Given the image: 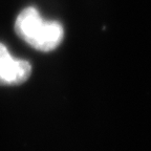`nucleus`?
Returning <instances> with one entry per match:
<instances>
[{"instance_id":"nucleus-1","label":"nucleus","mask_w":151,"mask_h":151,"mask_svg":"<svg viewBox=\"0 0 151 151\" xmlns=\"http://www.w3.org/2000/svg\"><path fill=\"white\" fill-rule=\"evenodd\" d=\"M15 33L22 41L39 52H52L64 38L63 25L56 20H46L35 6L23 9L16 17Z\"/></svg>"},{"instance_id":"nucleus-2","label":"nucleus","mask_w":151,"mask_h":151,"mask_svg":"<svg viewBox=\"0 0 151 151\" xmlns=\"http://www.w3.org/2000/svg\"><path fill=\"white\" fill-rule=\"evenodd\" d=\"M32 75V65L24 59L15 58L7 46L0 42V85H20Z\"/></svg>"}]
</instances>
